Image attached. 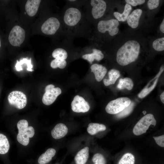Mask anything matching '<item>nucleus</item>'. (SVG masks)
Returning <instances> with one entry per match:
<instances>
[{"mask_svg": "<svg viewBox=\"0 0 164 164\" xmlns=\"http://www.w3.org/2000/svg\"><path fill=\"white\" fill-rule=\"evenodd\" d=\"M156 143L160 146L164 147V135L158 136L153 137Z\"/></svg>", "mask_w": 164, "mask_h": 164, "instance_id": "obj_34", "label": "nucleus"}, {"mask_svg": "<svg viewBox=\"0 0 164 164\" xmlns=\"http://www.w3.org/2000/svg\"><path fill=\"white\" fill-rule=\"evenodd\" d=\"M1 42L0 39V48L1 47Z\"/></svg>", "mask_w": 164, "mask_h": 164, "instance_id": "obj_39", "label": "nucleus"}, {"mask_svg": "<svg viewBox=\"0 0 164 164\" xmlns=\"http://www.w3.org/2000/svg\"><path fill=\"white\" fill-rule=\"evenodd\" d=\"M9 142L7 137L0 133V154L6 153L9 150Z\"/></svg>", "mask_w": 164, "mask_h": 164, "instance_id": "obj_25", "label": "nucleus"}, {"mask_svg": "<svg viewBox=\"0 0 164 164\" xmlns=\"http://www.w3.org/2000/svg\"><path fill=\"white\" fill-rule=\"evenodd\" d=\"M135 104L131 101L130 104L121 112L117 114L116 117L119 118H122L126 117L130 114L132 111Z\"/></svg>", "mask_w": 164, "mask_h": 164, "instance_id": "obj_29", "label": "nucleus"}, {"mask_svg": "<svg viewBox=\"0 0 164 164\" xmlns=\"http://www.w3.org/2000/svg\"><path fill=\"white\" fill-rule=\"evenodd\" d=\"M40 0H29L25 5V10L28 15L31 17L34 16L38 11Z\"/></svg>", "mask_w": 164, "mask_h": 164, "instance_id": "obj_16", "label": "nucleus"}, {"mask_svg": "<svg viewBox=\"0 0 164 164\" xmlns=\"http://www.w3.org/2000/svg\"><path fill=\"white\" fill-rule=\"evenodd\" d=\"M92 51L93 53H92L83 55L82 56V58L87 60L91 64L94 59L99 61L104 58V55L100 50L94 48L92 49Z\"/></svg>", "mask_w": 164, "mask_h": 164, "instance_id": "obj_18", "label": "nucleus"}, {"mask_svg": "<svg viewBox=\"0 0 164 164\" xmlns=\"http://www.w3.org/2000/svg\"><path fill=\"white\" fill-rule=\"evenodd\" d=\"M140 49V45L136 41L131 40L127 42L117 51V63L120 65L124 66L135 61L138 57Z\"/></svg>", "mask_w": 164, "mask_h": 164, "instance_id": "obj_1", "label": "nucleus"}, {"mask_svg": "<svg viewBox=\"0 0 164 164\" xmlns=\"http://www.w3.org/2000/svg\"><path fill=\"white\" fill-rule=\"evenodd\" d=\"M54 86L52 84L47 85L45 88V92L44 94L42 101L45 105H49L55 101L58 95L61 93V90L59 87L54 88Z\"/></svg>", "mask_w": 164, "mask_h": 164, "instance_id": "obj_9", "label": "nucleus"}, {"mask_svg": "<svg viewBox=\"0 0 164 164\" xmlns=\"http://www.w3.org/2000/svg\"><path fill=\"white\" fill-rule=\"evenodd\" d=\"M160 31L163 33H164V19H163L160 26Z\"/></svg>", "mask_w": 164, "mask_h": 164, "instance_id": "obj_36", "label": "nucleus"}, {"mask_svg": "<svg viewBox=\"0 0 164 164\" xmlns=\"http://www.w3.org/2000/svg\"><path fill=\"white\" fill-rule=\"evenodd\" d=\"M89 148L86 147L79 151L75 157L76 164H85L89 157Z\"/></svg>", "mask_w": 164, "mask_h": 164, "instance_id": "obj_19", "label": "nucleus"}, {"mask_svg": "<svg viewBox=\"0 0 164 164\" xmlns=\"http://www.w3.org/2000/svg\"><path fill=\"white\" fill-rule=\"evenodd\" d=\"M108 74L109 79L103 80V83L106 86L114 84L120 75L119 71L115 69H112L109 70Z\"/></svg>", "mask_w": 164, "mask_h": 164, "instance_id": "obj_21", "label": "nucleus"}, {"mask_svg": "<svg viewBox=\"0 0 164 164\" xmlns=\"http://www.w3.org/2000/svg\"><path fill=\"white\" fill-rule=\"evenodd\" d=\"M91 69V72L95 75L96 80L98 82L101 80L107 71L106 67L97 64H94L92 65Z\"/></svg>", "mask_w": 164, "mask_h": 164, "instance_id": "obj_17", "label": "nucleus"}, {"mask_svg": "<svg viewBox=\"0 0 164 164\" xmlns=\"http://www.w3.org/2000/svg\"><path fill=\"white\" fill-rule=\"evenodd\" d=\"M81 14L77 8L73 7L67 9L65 12L63 20L67 25L73 26L76 25L80 21Z\"/></svg>", "mask_w": 164, "mask_h": 164, "instance_id": "obj_8", "label": "nucleus"}, {"mask_svg": "<svg viewBox=\"0 0 164 164\" xmlns=\"http://www.w3.org/2000/svg\"><path fill=\"white\" fill-rule=\"evenodd\" d=\"M164 92H162L160 95V98L163 103H164Z\"/></svg>", "mask_w": 164, "mask_h": 164, "instance_id": "obj_37", "label": "nucleus"}, {"mask_svg": "<svg viewBox=\"0 0 164 164\" xmlns=\"http://www.w3.org/2000/svg\"><path fill=\"white\" fill-rule=\"evenodd\" d=\"M68 129L67 127L63 123L57 124L52 130L51 134L54 139H58L65 136L67 134Z\"/></svg>", "mask_w": 164, "mask_h": 164, "instance_id": "obj_14", "label": "nucleus"}, {"mask_svg": "<svg viewBox=\"0 0 164 164\" xmlns=\"http://www.w3.org/2000/svg\"><path fill=\"white\" fill-rule=\"evenodd\" d=\"M125 1L127 4L134 6L142 4L145 2V0H126Z\"/></svg>", "mask_w": 164, "mask_h": 164, "instance_id": "obj_35", "label": "nucleus"}, {"mask_svg": "<svg viewBox=\"0 0 164 164\" xmlns=\"http://www.w3.org/2000/svg\"><path fill=\"white\" fill-rule=\"evenodd\" d=\"M133 85L132 80L130 78L126 77L120 79L117 87L120 90L126 89L131 90L133 88Z\"/></svg>", "mask_w": 164, "mask_h": 164, "instance_id": "obj_24", "label": "nucleus"}, {"mask_svg": "<svg viewBox=\"0 0 164 164\" xmlns=\"http://www.w3.org/2000/svg\"><path fill=\"white\" fill-rule=\"evenodd\" d=\"M164 68L163 65H162L156 76L138 94V96L139 98H142L145 97L153 90L157 84L159 77L164 70Z\"/></svg>", "mask_w": 164, "mask_h": 164, "instance_id": "obj_13", "label": "nucleus"}, {"mask_svg": "<svg viewBox=\"0 0 164 164\" xmlns=\"http://www.w3.org/2000/svg\"><path fill=\"white\" fill-rule=\"evenodd\" d=\"M106 129V126L103 124L91 123L89 124L87 131L90 134L94 135L99 132L105 130Z\"/></svg>", "mask_w": 164, "mask_h": 164, "instance_id": "obj_22", "label": "nucleus"}, {"mask_svg": "<svg viewBox=\"0 0 164 164\" xmlns=\"http://www.w3.org/2000/svg\"><path fill=\"white\" fill-rule=\"evenodd\" d=\"M159 0H149L147 2V5L149 8L151 10L157 8L159 6Z\"/></svg>", "mask_w": 164, "mask_h": 164, "instance_id": "obj_33", "label": "nucleus"}, {"mask_svg": "<svg viewBox=\"0 0 164 164\" xmlns=\"http://www.w3.org/2000/svg\"><path fill=\"white\" fill-rule=\"evenodd\" d=\"M131 102L127 97H121L110 101L105 108L106 112L110 114H116L128 106Z\"/></svg>", "mask_w": 164, "mask_h": 164, "instance_id": "obj_4", "label": "nucleus"}, {"mask_svg": "<svg viewBox=\"0 0 164 164\" xmlns=\"http://www.w3.org/2000/svg\"><path fill=\"white\" fill-rule=\"evenodd\" d=\"M17 127L19 131L17 136V141L23 145H27L29 143V138H32L35 134L34 128L28 126V121L24 119L18 122Z\"/></svg>", "mask_w": 164, "mask_h": 164, "instance_id": "obj_2", "label": "nucleus"}, {"mask_svg": "<svg viewBox=\"0 0 164 164\" xmlns=\"http://www.w3.org/2000/svg\"><path fill=\"white\" fill-rule=\"evenodd\" d=\"M132 9L131 6L126 3L125 6L124 10L122 13L114 12L113 15L118 21L125 22L127 20Z\"/></svg>", "mask_w": 164, "mask_h": 164, "instance_id": "obj_23", "label": "nucleus"}, {"mask_svg": "<svg viewBox=\"0 0 164 164\" xmlns=\"http://www.w3.org/2000/svg\"><path fill=\"white\" fill-rule=\"evenodd\" d=\"M31 58L28 60L26 58H24L21 60L20 61L17 60L16 63L15 67L17 71H20L23 70V69L21 67V66L24 64H26L27 65V70L29 71H32L33 70L32 69V65L31 63Z\"/></svg>", "mask_w": 164, "mask_h": 164, "instance_id": "obj_26", "label": "nucleus"}, {"mask_svg": "<svg viewBox=\"0 0 164 164\" xmlns=\"http://www.w3.org/2000/svg\"></svg>", "mask_w": 164, "mask_h": 164, "instance_id": "obj_40", "label": "nucleus"}, {"mask_svg": "<svg viewBox=\"0 0 164 164\" xmlns=\"http://www.w3.org/2000/svg\"><path fill=\"white\" fill-rule=\"evenodd\" d=\"M119 25V23L117 20L112 19L108 20L100 21L98 23L97 28L100 32L104 33L108 31L110 36H114L118 32V26Z\"/></svg>", "mask_w": 164, "mask_h": 164, "instance_id": "obj_6", "label": "nucleus"}, {"mask_svg": "<svg viewBox=\"0 0 164 164\" xmlns=\"http://www.w3.org/2000/svg\"><path fill=\"white\" fill-rule=\"evenodd\" d=\"M142 12L141 9H137L133 11L128 15L127 19V22L130 26L133 28H135L138 27Z\"/></svg>", "mask_w": 164, "mask_h": 164, "instance_id": "obj_15", "label": "nucleus"}, {"mask_svg": "<svg viewBox=\"0 0 164 164\" xmlns=\"http://www.w3.org/2000/svg\"><path fill=\"white\" fill-rule=\"evenodd\" d=\"M156 124V120L152 114H146L135 124L133 129V133L137 136L141 135L146 132L151 125L155 126Z\"/></svg>", "mask_w": 164, "mask_h": 164, "instance_id": "obj_3", "label": "nucleus"}, {"mask_svg": "<svg viewBox=\"0 0 164 164\" xmlns=\"http://www.w3.org/2000/svg\"><path fill=\"white\" fill-rule=\"evenodd\" d=\"M73 111L77 113H84L89 111L90 106L87 102L82 97L77 95L74 97L71 103Z\"/></svg>", "mask_w": 164, "mask_h": 164, "instance_id": "obj_11", "label": "nucleus"}, {"mask_svg": "<svg viewBox=\"0 0 164 164\" xmlns=\"http://www.w3.org/2000/svg\"><path fill=\"white\" fill-rule=\"evenodd\" d=\"M135 158L134 155L131 153L125 154L120 159L118 164H134Z\"/></svg>", "mask_w": 164, "mask_h": 164, "instance_id": "obj_27", "label": "nucleus"}, {"mask_svg": "<svg viewBox=\"0 0 164 164\" xmlns=\"http://www.w3.org/2000/svg\"><path fill=\"white\" fill-rule=\"evenodd\" d=\"M153 48L157 51H160L164 50V37L158 38L154 40L152 43Z\"/></svg>", "mask_w": 164, "mask_h": 164, "instance_id": "obj_31", "label": "nucleus"}, {"mask_svg": "<svg viewBox=\"0 0 164 164\" xmlns=\"http://www.w3.org/2000/svg\"><path fill=\"white\" fill-rule=\"evenodd\" d=\"M60 23L56 18L52 17L47 19L42 25L41 27L42 32L48 35L54 34L59 29Z\"/></svg>", "mask_w": 164, "mask_h": 164, "instance_id": "obj_10", "label": "nucleus"}, {"mask_svg": "<svg viewBox=\"0 0 164 164\" xmlns=\"http://www.w3.org/2000/svg\"><path fill=\"white\" fill-rule=\"evenodd\" d=\"M8 100L9 104L17 109H21L26 105L27 99L26 95L19 91H13L8 96Z\"/></svg>", "mask_w": 164, "mask_h": 164, "instance_id": "obj_5", "label": "nucleus"}, {"mask_svg": "<svg viewBox=\"0 0 164 164\" xmlns=\"http://www.w3.org/2000/svg\"><path fill=\"white\" fill-rule=\"evenodd\" d=\"M25 37L24 30L19 26H15L10 32L9 36V40L12 46H20L24 41Z\"/></svg>", "mask_w": 164, "mask_h": 164, "instance_id": "obj_7", "label": "nucleus"}, {"mask_svg": "<svg viewBox=\"0 0 164 164\" xmlns=\"http://www.w3.org/2000/svg\"><path fill=\"white\" fill-rule=\"evenodd\" d=\"M91 4L93 7L91 13L93 18L97 19L102 17L106 9L105 2L103 0H92Z\"/></svg>", "mask_w": 164, "mask_h": 164, "instance_id": "obj_12", "label": "nucleus"}, {"mask_svg": "<svg viewBox=\"0 0 164 164\" xmlns=\"http://www.w3.org/2000/svg\"><path fill=\"white\" fill-rule=\"evenodd\" d=\"M69 1H71V2L75 1V0H69Z\"/></svg>", "mask_w": 164, "mask_h": 164, "instance_id": "obj_38", "label": "nucleus"}, {"mask_svg": "<svg viewBox=\"0 0 164 164\" xmlns=\"http://www.w3.org/2000/svg\"><path fill=\"white\" fill-rule=\"evenodd\" d=\"M56 153V151L54 149L52 148L48 149L39 157L38 159V163L39 164L47 163L52 160Z\"/></svg>", "mask_w": 164, "mask_h": 164, "instance_id": "obj_20", "label": "nucleus"}, {"mask_svg": "<svg viewBox=\"0 0 164 164\" xmlns=\"http://www.w3.org/2000/svg\"><path fill=\"white\" fill-rule=\"evenodd\" d=\"M92 160L94 164H106V160L103 155L97 153L93 156Z\"/></svg>", "mask_w": 164, "mask_h": 164, "instance_id": "obj_32", "label": "nucleus"}, {"mask_svg": "<svg viewBox=\"0 0 164 164\" xmlns=\"http://www.w3.org/2000/svg\"><path fill=\"white\" fill-rule=\"evenodd\" d=\"M52 55L53 57L58 59L65 60L67 57V53L64 49L57 48L53 51Z\"/></svg>", "mask_w": 164, "mask_h": 164, "instance_id": "obj_28", "label": "nucleus"}, {"mask_svg": "<svg viewBox=\"0 0 164 164\" xmlns=\"http://www.w3.org/2000/svg\"><path fill=\"white\" fill-rule=\"evenodd\" d=\"M67 64V62L65 60L55 59L51 62L50 66L52 68L54 69L57 67L63 69L66 67Z\"/></svg>", "mask_w": 164, "mask_h": 164, "instance_id": "obj_30", "label": "nucleus"}]
</instances>
